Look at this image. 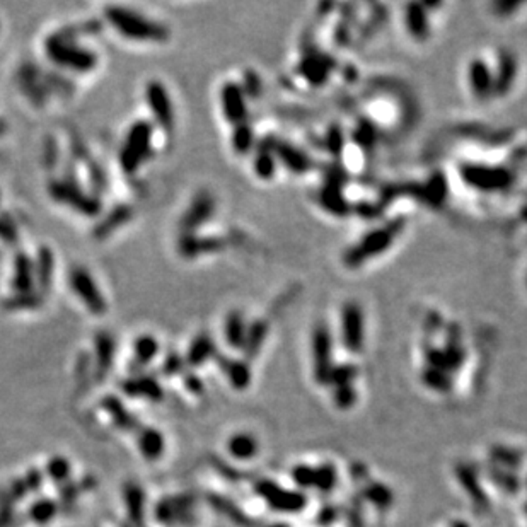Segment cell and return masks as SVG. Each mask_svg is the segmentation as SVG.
Returning <instances> with one entry per match:
<instances>
[{"label": "cell", "instance_id": "484cf974", "mask_svg": "<svg viewBox=\"0 0 527 527\" xmlns=\"http://www.w3.org/2000/svg\"><path fill=\"white\" fill-rule=\"evenodd\" d=\"M127 503H128V511H130V516L133 517L132 521L140 522L142 521V512H144V495H142V490L138 486H128L127 490Z\"/></svg>", "mask_w": 527, "mask_h": 527}, {"label": "cell", "instance_id": "8992f818", "mask_svg": "<svg viewBox=\"0 0 527 527\" xmlns=\"http://www.w3.org/2000/svg\"><path fill=\"white\" fill-rule=\"evenodd\" d=\"M145 101L150 108L154 120L159 127L169 130L174 125V110H172V101L167 89L164 88L162 82L152 80L145 88Z\"/></svg>", "mask_w": 527, "mask_h": 527}, {"label": "cell", "instance_id": "30bf717a", "mask_svg": "<svg viewBox=\"0 0 527 527\" xmlns=\"http://www.w3.org/2000/svg\"><path fill=\"white\" fill-rule=\"evenodd\" d=\"M314 370L318 381H330L331 375V336L326 326H318L313 336Z\"/></svg>", "mask_w": 527, "mask_h": 527}, {"label": "cell", "instance_id": "6da1fadb", "mask_svg": "<svg viewBox=\"0 0 527 527\" xmlns=\"http://www.w3.org/2000/svg\"><path fill=\"white\" fill-rule=\"evenodd\" d=\"M106 17L116 31L128 40L164 41L169 34L166 26L155 23V21L144 17L135 11H130V9L118 6L108 7Z\"/></svg>", "mask_w": 527, "mask_h": 527}, {"label": "cell", "instance_id": "f35d334b", "mask_svg": "<svg viewBox=\"0 0 527 527\" xmlns=\"http://www.w3.org/2000/svg\"><path fill=\"white\" fill-rule=\"evenodd\" d=\"M456 527H466L464 524H456Z\"/></svg>", "mask_w": 527, "mask_h": 527}, {"label": "cell", "instance_id": "836d02e7", "mask_svg": "<svg viewBox=\"0 0 527 527\" xmlns=\"http://www.w3.org/2000/svg\"><path fill=\"white\" fill-rule=\"evenodd\" d=\"M99 347V367L101 370H108V365L111 362V353H113V343L108 336H103L98 343Z\"/></svg>", "mask_w": 527, "mask_h": 527}, {"label": "cell", "instance_id": "d590c367", "mask_svg": "<svg viewBox=\"0 0 527 527\" xmlns=\"http://www.w3.org/2000/svg\"><path fill=\"white\" fill-rule=\"evenodd\" d=\"M48 471L55 479H66L67 474H68V462L63 461V459L51 461Z\"/></svg>", "mask_w": 527, "mask_h": 527}, {"label": "cell", "instance_id": "52a82bcc", "mask_svg": "<svg viewBox=\"0 0 527 527\" xmlns=\"http://www.w3.org/2000/svg\"><path fill=\"white\" fill-rule=\"evenodd\" d=\"M341 338L350 352H358L364 345V314L357 302H348L341 311Z\"/></svg>", "mask_w": 527, "mask_h": 527}, {"label": "cell", "instance_id": "4316f807", "mask_svg": "<svg viewBox=\"0 0 527 527\" xmlns=\"http://www.w3.org/2000/svg\"><path fill=\"white\" fill-rule=\"evenodd\" d=\"M227 375L231 377L232 384H234L236 387H239V390H243V387L248 386L249 370L244 364H239V362H231V364L227 365Z\"/></svg>", "mask_w": 527, "mask_h": 527}, {"label": "cell", "instance_id": "cb8c5ba5", "mask_svg": "<svg viewBox=\"0 0 527 527\" xmlns=\"http://www.w3.org/2000/svg\"><path fill=\"white\" fill-rule=\"evenodd\" d=\"M157 352H159V343L154 336L144 335L137 340L135 355L138 358V362H142V364H149V362L157 355Z\"/></svg>", "mask_w": 527, "mask_h": 527}, {"label": "cell", "instance_id": "7a4b0ae2", "mask_svg": "<svg viewBox=\"0 0 527 527\" xmlns=\"http://www.w3.org/2000/svg\"><path fill=\"white\" fill-rule=\"evenodd\" d=\"M46 57H48L55 66L68 68L73 72H90L94 71L98 63L96 53L85 50L79 43H75L73 38L68 36L66 31L51 34L45 43Z\"/></svg>", "mask_w": 527, "mask_h": 527}, {"label": "cell", "instance_id": "d6986e66", "mask_svg": "<svg viewBox=\"0 0 527 527\" xmlns=\"http://www.w3.org/2000/svg\"><path fill=\"white\" fill-rule=\"evenodd\" d=\"M246 336H248V330H246L244 319L241 318L239 313H232L226 321V340L232 347H243L246 343Z\"/></svg>", "mask_w": 527, "mask_h": 527}, {"label": "cell", "instance_id": "1f68e13d", "mask_svg": "<svg viewBox=\"0 0 527 527\" xmlns=\"http://www.w3.org/2000/svg\"><path fill=\"white\" fill-rule=\"evenodd\" d=\"M457 474H459V481H462V485L468 488V494L471 496H473V499L476 500V502H479V500H483V494H481V490H479L476 479H474L473 474H471L469 471L466 469V468L459 469V473H457Z\"/></svg>", "mask_w": 527, "mask_h": 527}, {"label": "cell", "instance_id": "d6a6232c", "mask_svg": "<svg viewBox=\"0 0 527 527\" xmlns=\"http://www.w3.org/2000/svg\"><path fill=\"white\" fill-rule=\"evenodd\" d=\"M367 496H369V500H372L377 507H386V505L391 503V500H392L390 490L384 488L382 485L370 486L369 490H367Z\"/></svg>", "mask_w": 527, "mask_h": 527}, {"label": "cell", "instance_id": "74e56055", "mask_svg": "<svg viewBox=\"0 0 527 527\" xmlns=\"http://www.w3.org/2000/svg\"><path fill=\"white\" fill-rule=\"evenodd\" d=\"M179 358L178 357H171L169 360L166 362V372L167 374H172V372H178L179 370Z\"/></svg>", "mask_w": 527, "mask_h": 527}, {"label": "cell", "instance_id": "603a6c76", "mask_svg": "<svg viewBox=\"0 0 527 527\" xmlns=\"http://www.w3.org/2000/svg\"><path fill=\"white\" fill-rule=\"evenodd\" d=\"M212 350H214V347H212V341L209 336L200 335L195 341H193L192 347H189L187 360L192 365H200L212 355Z\"/></svg>", "mask_w": 527, "mask_h": 527}, {"label": "cell", "instance_id": "7c38bea8", "mask_svg": "<svg viewBox=\"0 0 527 527\" xmlns=\"http://www.w3.org/2000/svg\"><path fill=\"white\" fill-rule=\"evenodd\" d=\"M468 84L474 96L488 98L495 93V79L490 66L483 58H473L468 66Z\"/></svg>", "mask_w": 527, "mask_h": 527}, {"label": "cell", "instance_id": "9c48e42d", "mask_svg": "<svg viewBox=\"0 0 527 527\" xmlns=\"http://www.w3.org/2000/svg\"><path fill=\"white\" fill-rule=\"evenodd\" d=\"M220 106H222V113L229 122L234 125L244 123L246 115H248L246 94L244 89H241L234 82H227L220 90Z\"/></svg>", "mask_w": 527, "mask_h": 527}, {"label": "cell", "instance_id": "7402d4cb", "mask_svg": "<svg viewBox=\"0 0 527 527\" xmlns=\"http://www.w3.org/2000/svg\"><path fill=\"white\" fill-rule=\"evenodd\" d=\"M127 392L130 395L140 396V397H150V400H159L162 395L161 387L155 384L152 379H135V381H130L125 386Z\"/></svg>", "mask_w": 527, "mask_h": 527}, {"label": "cell", "instance_id": "e575fe53", "mask_svg": "<svg viewBox=\"0 0 527 527\" xmlns=\"http://www.w3.org/2000/svg\"><path fill=\"white\" fill-rule=\"evenodd\" d=\"M273 169H275L273 157H271L270 154H261L260 157L254 161V171L260 176H263V178H268V176L273 174Z\"/></svg>", "mask_w": 527, "mask_h": 527}, {"label": "cell", "instance_id": "f1b7e54d", "mask_svg": "<svg viewBox=\"0 0 527 527\" xmlns=\"http://www.w3.org/2000/svg\"><path fill=\"white\" fill-rule=\"evenodd\" d=\"M423 381H425L427 386L435 391H446L451 387L449 386V379L446 377V372H442V370H437V369H432V367L427 370L425 374H423Z\"/></svg>", "mask_w": 527, "mask_h": 527}, {"label": "cell", "instance_id": "f546056e", "mask_svg": "<svg viewBox=\"0 0 527 527\" xmlns=\"http://www.w3.org/2000/svg\"><path fill=\"white\" fill-rule=\"evenodd\" d=\"M55 503L50 502V500H43V502L36 503L31 508V521L38 522V524H45L48 522L55 513Z\"/></svg>", "mask_w": 527, "mask_h": 527}, {"label": "cell", "instance_id": "2e32d148", "mask_svg": "<svg viewBox=\"0 0 527 527\" xmlns=\"http://www.w3.org/2000/svg\"><path fill=\"white\" fill-rule=\"evenodd\" d=\"M406 23H408L409 33L414 38H423L429 36V19H427V12L423 11L422 6L412 4L408 6V14H406Z\"/></svg>", "mask_w": 527, "mask_h": 527}, {"label": "cell", "instance_id": "277c9868", "mask_svg": "<svg viewBox=\"0 0 527 527\" xmlns=\"http://www.w3.org/2000/svg\"><path fill=\"white\" fill-rule=\"evenodd\" d=\"M396 234L397 232L395 226L375 229L370 234L362 237V241L355 246V248L350 249V253L347 254V263L350 266H357L360 265L362 261H365V258L384 253L390 248L392 241H395Z\"/></svg>", "mask_w": 527, "mask_h": 527}, {"label": "cell", "instance_id": "3957f363", "mask_svg": "<svg viewBox=\"0 0 527 527\" xmlns=\"http://www.w3.org/2000/svg\"><path fill=\"white\" fill-rule=\"evenodd\" d=\"M152 147V127L147 122H137L130 127L120 150V162L127 172H135L149 157Z\"/></svg>", "mask_w": 527, "mask_h": 527}, {"label": "cell", "instance_id": "83f0119b", "mask_svg": "<svg viewBox=\"0 0 527 527\" xmlns=\"http://www.w3.org/2000/svg\"><path fill=\"white\" fill-rule=\"evenodd\" d=\"M293 481L302 488H316V469L309 466H297L292 473Z\"/></svg>", "mask_w": 527, "mask_h": 527}, {"label": "cell", "instance_id": "4fadbf2b", "mask_svg": "<svg viewBox=\"0 0 527 527\" xmlns=\"http://www.w3.org/2000/svg\"><path fill=\"white\" fill-rule=\"evenodd\" d=\"M50 189H51V195L57 198V200L71 203V207H73L75 210L84 212V214H96L98 212L99 203L94 200V198L84 197L80 192H77L75 187L66 183V181H62V183H55Z\"/></svg>", "mask_w": 527, "mask_h": 527}, {"label": "cell", "instance_id": "5b68a950", "mask_svg": "<svg viewBox=\"0 0 527 527\" xmlns=\"http://www.w3.org/2000/svg\"><path fill=\"white\" fill-rule=\"evenodd\" d=\"M71 287L75 292L77 297L84 302V306L89 311L96 314H103L106 311V301L103 297L101 291L98 288L96 280L84 268H73L71 273Z\"/></svg>", "mask_w": 527, "mask_h": 527}, {"label": "cell", "instance_id": "9a60e30c", "mask_svg": "<svg viewBox=\"0 0 527 527\" xmlns=\"http://www.w3.org/2000/svg\"><path fill=\"white\" fill-rule=\"evenodd\" d=\"M516 62L511 55L503 53L500 55L499 60V68L496 72H494V79H495V93H505L508 88H511L513 77H516Z\"/></svg>", "mask_w": 527, "mask_h": 527}, {"label": "cell", "instance_id": "e0dca14e", "mask_svg": "<svg viewBox=\"0 0 527 527\" xmlns=\"http://www.w3.org/2000/svg\"><path fill=\"white\" fill-rule=\"evenodd\" d=\"M227 447H229V452H231L234 457H237V459H249V457H253L254 454H256L258 442L251 437V435L237 434L229 440Z\"/></svg>", "mask_w": 527, "mask_h": 527}, {"label": "cell", "instance_id": "4dcf8cb0", "mask_svg": "<svg viewBox=\"0 0 527 527\" xmlns=\"http://www.w3.org/2000/svg\"><path fill=\"white\" fill-rule=\"evenodd\" d=\"M336 483V473L331 466H323V468H316V488L321 491H328L335 486Z\"/></svg>", "mask_w": 527, "mask_h": 527}, {"label": "cell", "instance_id": "ffe728a7", "mask_svg": "<svg viewBox=\"0 0 527 527\" xmlns=\"http://www.w3.org/2000/svg\"><path fill=\"white\" fill-rule=\"evenodd\" d=\"M138 446H140L142 454L147 459H157L162 454L164 449L162 435L155 430H144L140 435V440H138Z\"/></svg>", "mask_w": 527, "mask_h": 527}, {"label": "cell", "instance_id": "8fae6325", "mask_svg": "<svg viewBox=\"0 0 527 527\" xmlns=\"http://www.w3.org/2000/svg\"><path fill=\"white\" fill-rule=\"evenodd\" d=\"M464 179L473 188L481 189H502L511 181V174L499 167H468L464 169Z\"/></svg>", "mask_w": 527, "mask_h": 527}, {"label": "cell", "instance_id": "d4e9b609", "mask_svg": "<svg viewBox=\"0 0 527 527\" xmlns=\"http://www.w3.org/2000/svg\"><path fill=\"white\" fill-rule=\"evenodd\" d=\"M253 145V132L246 127L244 123L237 125V128L232 133V147L236 149L237 154L249 152Z\"/></svg>", "mask_w": 527, "mask_h": 527}, {"label": "cell", "instance_id": "ba28073f", "mask_svg": "<svg viewBox=\"0 0 527 527\" xmlns=\"http://www.w3.org/2000/svg\"><path fill=\"white\" fill-rule=\"evenodd\" d=\"M258 494H260L271 507L282 512H297L301 511V508H304L306 505V496L302 494L282 490V488H278L273 485V483L268 481H261L260 485H258Z\"/></svg>", "mask_w": 527, "mask_h": 527}, {"label": "cell", "instance_id": "8d00e7d4", "mask_svg": "<svg viewBox=\"0 0 527 527\" xmlns=\"http://www.w3.org/2000/svg\"><path fill=\"white\" fill-rule=\"evenodd\" d=\"M355 401V391L350 386H340L336 390V403L340 406H350Z\"/></svg>", "mask_w": 527, "mask_h": 527}, {"label": "cell", "instance_id": "44dd1931", "mask_svg": "<svg viewBox=\"0 0 527 527\" xmlns=\"http://www.w3.org/2000/svg\"><path fill=\"white\" fill-rule=\"evenodd\" d=\"M189 505H192V500L188 496H176V499H169L166 502L159 503L157 508V517L159 521H174V517H178L179 513H183L184 511H188Z\"/></svg>", "mask_w": 527, "mask_h": 527}, {"label": "cell", "instance_id": "5bb4252c", "mask_svg": "<svg viewBox=\"0 0 527 527\" xmlns=\"http://www.w3.org/2000/svg\"><path fill=\"white\" fill-rule=\"evenodd\" d=\"M212 214V200L209 198V195H200L195 198V202L192 203V207H189V210L184 214L183 217V226L184 229H195L200 226V224L205 222L207 219H209V215Z\"/></svg>", "mask_w": 527, "mask_h": 527}, {"label": "cell", "instance_id": "ab89813d", "mask_svg": "<svg viewBox=\"0 0 527 527\" xmlns=\"http://www.w3.org/2000/svg\"><path fill=\"white\" fill-rule=\"evenodd\" d=\"M526 287H527V273H526Z\"/></svg>", "mask_w": 527, "mask_h": 527}, {"label": "cell", "instance_id": "ac0fdd59", "mask_svg": "<svg viewBox=\"0 0 527 527\" xmlns=\"http://www.w3.org/2000/svg\"><path fill=\"white\" fill-rule=\"evenodd\" d=\"M16 275H14V288L19 293H29L31 291V283H33V266L31 263L26 256H17L16 261V268H14Z\"/></svg>", "mask_w": 527, "mask_h": 527}]
</instances>
